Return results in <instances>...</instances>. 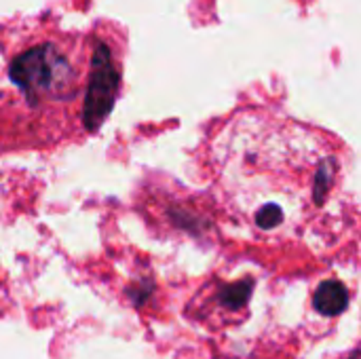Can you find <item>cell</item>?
<instances>
[{
    "label": "cell",
    "instance_id": "1",
    "mask_svg": "<svg viewBox=\"0 0 361 359\" xmlns=\"http://www.w3.org/2000/svg\"><path fill=\"white\" fill-rule=\"evenodd\" d=\"M207 169L218 205L258 241L330 250L347 231V150L317 127L241 108L212 135Z\"/></svg>",
    "mask_w": 361,
    "mask_h": 359
},
{
    "label": "cell",
    "instance_id": "2",
    "mask_svg": "<svg viewBox=\"0 0 361 359\" xmlns=\"http://www.w3.org/2000/svg\"><path fill=\"white\" fill-rule=\"evenodd\" d=\"M4 80L6 142L51 146L99 129L121 89V57L97 34L38 30L11 51Z\"/></svg>",
    "mask_w": 361,
    "mask_h": 359
},
{
    "label": "cell",
    "instance_id": "3",
    "mask_svg": "<svg viewBox=\"0 0 361 359\" xmlns=\"http://www.w3.org/2000/svg\"><path fill=\"white\" fill-rule=\"evenodd\" d=\"M313 305H315V311L317 313H322L326 317H336V315H341L347 309V305H349V292H347V288L341 281L328 279V281H324L315 290Z\"/></svg>",
    "mask_w": 361,
    "mask_h": 359
},
{
    "label": "cell",
    "instance_id": "4",
    "mask_svg": "<svg viewBox=\"0 0 361 359\" xmlns=\"http://www.w3.org/2000/svg\"><path fill=\"white\" fill-rule=\"evenodd\" d=\"M349 359H360V353H357V349H353V353L349 355Z\"/></svg>",
    "mask_w": 361,
    "mask_h": 359
}]
</instances>
